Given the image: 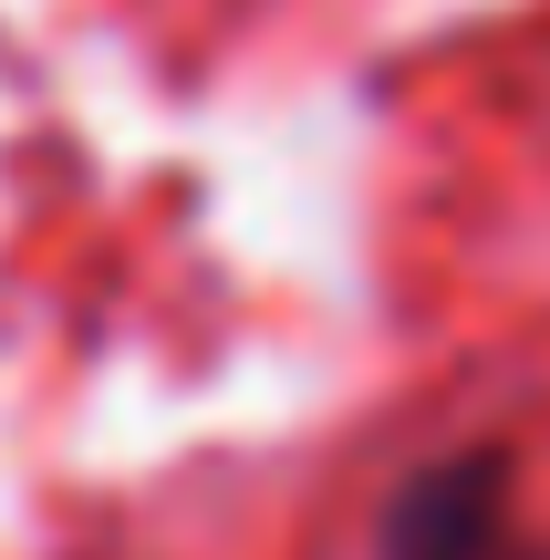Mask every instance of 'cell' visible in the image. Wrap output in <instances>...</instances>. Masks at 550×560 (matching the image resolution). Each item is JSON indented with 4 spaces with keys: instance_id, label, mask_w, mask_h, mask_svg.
<instances>
[{
    "instance_id": "6da1fadb",
    "label": "cell",
    "mask_w": 550,
    "mask_h": 560,
    "mask_svg": "<svg viewBox=\"0 0 550 560\" xmlns=\"http://www.w3.org/2000/svg\"><path fill=\"white\" fill-rule=\"evenodd\" d=\"M374 560H550V540L519 520V457L478 436L406 467L374 520Z\"/></svg>"
}]
</instances>
